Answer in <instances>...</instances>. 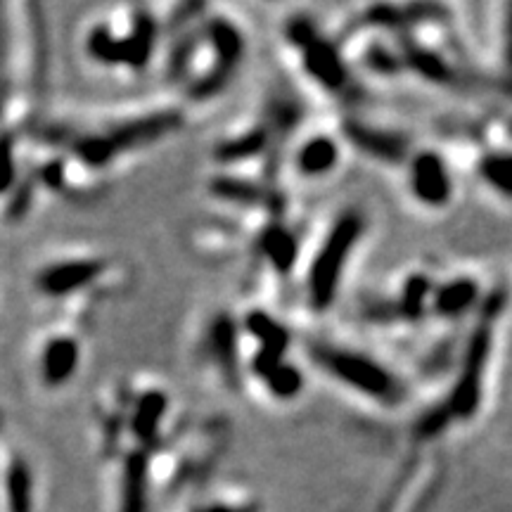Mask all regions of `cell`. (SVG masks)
<instances>
[{
    "instance_id": "21",
    "label": "cell",
    "mask_w": 512,
    "mask_h": 512,
    "mask_svg": "<svg viewBox=\"0 0 512 512\" xmlns=\"http://www.w3.org/2000/svg\"><path fill=\"white\" fill-rule=\"evenodd\" d=\"M259 498L249 494V491L240 489H223L204 498L202 503H197L190 512H259Z\"/></svg>"
},
{
    "instance_id": "20",
    "label": "cell",
    "mask_w": 512,
    "mask_h": 512,
    "mask_svg": "<svg viewBox=\"0 0 512 512\" xmlns=\"http://www.w3.org/2000/svg\"><path fill=\"white\" fill-rule=\"evenodd\" d=\"M489 76L498 93L512 98V3L498 5L494 27V67L489 69Z\"/></svg>"
},
{
    "instance_id": "1",
    "label": "cell",
    "mask_w": 512,
    "mask_h": 512,
    "mask_svg": "<svg viewBox=\"0 0 512 512\" xmlns=\"http://www.w3.org/2000/svg\"><path fill=\"white\" fill-rule=\"evenodd\" d=\"M510 309V292L505 285H491L475 318L465 325L460 337L451 380L432 403L415 415L411 437L418 446L432 444L453 427L472 425L486 406L489 382L494 373L498 339L505 313Z\"/></svg>"
},
{
    "instance_id": "16",
    "label": "cell",
    "mask_w": 512,
    "mask_h": 512,
    "mask_svg": "<svg viewBox=\"0 0 512 512\" xmlns=\"http://www.w3.org/2000/svg\"><path fill=\"white\" fill-rule=\"evenodd\" d=\"M344 152H347V147L337 133L309 131L292 145L287 164H290L294 178L316 183L337 174L344 162Z\"/></svg>"
},
{
    "instance_id": "18",
    "label": "cell",
    "mask_w": 512,
    "mask_h": 512,
    "mask_svg": "<svg viewBox=\"0 0 512 512\" xmlns=\"http://www.w3.org/2000/svg\"><path fill=\"white\" fill-rule=\"evenodd\" d=\"M117 512H150V456L136 448H121L117 456Z\"/></svg>"
},
{
    "instance_id": "4",
    "label": "cell",
    "mask_w": 512,
    "mask_h": 512,
    "mask_svg": "<svg viewBox=\"0 0 512 512\" xmlns=\"http://www.w3.org/2000/svg\"><path fill=\"white\" fill-rule=\"evenodd\" d=\"M304 351L318 373L358 401L382 411H399L408 403V382L370 351L325 337L306 339Z\"/></svg>"
},
{
    "instance_id": "5",
    "label": "cell",
    "mask_w": 512,
    "mask_h": 512,
    "mask_svg": "<svg viewBox=\"0 0 512 512\" xmlns=\"http://www.w3.org/2000/svg\"><path fill=\"white\" fill-rule=\"evenodd\" d=\"M280 43L292 67L323 98L351 105L363 91L361 79L344 57L337 36H330L311 12L297 10L280 22Z\"/></svg>"
},
{
    "instance_id": "9",
    "label": "cell",
    "mask_w": 512,
    "mask_h": 512,
    "mask_svg": "<svg viewBox=\"0 0 512 512\" xmlns=\"http://www.w3.org/2000/svg\"><path fill=\"white\" fill-rule=\"evenodd\" d=\"M337 136L347 150L366 157L368 162L384 169H403L411 152L415 150L413 138L401 128L358 117L356 112H347L339 119Z\"/></svg>"
},
{
    "instance_id": "8",
    "label": "cell",
    "mask_w": 512,
    "mask_h": 512,
    "mask_svg": "<svg viewBox=\"0 0 512 512\" xmlns=\"http://www.w3.org/2000/svg\"><path fill=\"white\" fill-rule=\"evenodd\" d=\"M197 363L211 373L228 392L245 387V347L238 316L230 311H214L197 337Z\"/></svg>"
},
{
    "instance_id": "15",
    "label": "cell",
    "mask_w": 512,
    "mask_h": 512,
    "mask_svg": "<svg viewBox=\"0 0 512 512\" xmlns=\"http://www.w3.org/2000/svg\"><path fill=\"white\" fill-rule=\"evenodd\" d=\"M252 382L259 392L271 401H297L306 389V375L290 354H264V351H245V384Z\"/></svg>"
},
{
    "instance_id": "10",
    "label": "cell",
    "mask_w": 512,
    "mask_h": 512,
    "mask_svg": "<svg viewBox=\"0 0 512 512\" xmlns=\"http://www.w3.org/2000/svg\"><path fill=\"white\" fill-rule=\"evenodd\" d=\"M403 183L413 204L425 211H444L456 200V171L437 147H415L403 164Z\"/></svg>"
},
{
    "instance_id": "7",
    "label": "cell",
    "mask_w": 512,
    "mask_h": 512,
    "mask_svg": "<svg viewBox=\"0 0 512 512\" xmlns=\"http://www.w3.org/2000/svg\"><path fill=\"white\" fill-rule=\"evenodd\" d=\"M164 29L157 10L131 5L117 17L93 22L83 38V53L102 69L128 74H145L155 62Z\"/></svg>"
},
{
    "instance_id": "11",
    "label": "cell",
    "mask_w": 512,
    "mask_h": 512,
    "mask_svg": "<svg viewBox=\"0 0 512 512\" xmlns=\"http://www.w3.org/2000/svg\"><path fill=\"white\" fill-rule=\"evenodd\" d=\"M491 285L472 268H458L448 275H437L434 292L430 299V318L427 323L441 328L467 325L489 294Z\"/></svg>"
},
{
    "instance_id": "3",
    "label": "cell",
    "mask_w": 512,
    "mask_h": 512,
    "mask_svg": "<svg viewBox=\"0 0 512 512\" xmlns=\"http://www.w3.org/2000/svg\"><path fill=\"white\" fill-rule=\"evenodd\" d=\"M185 126L181 102L136 105L131 112H119L83 133H72V155L83 169L102 174L121 159L138 155L147 147L162 143Z\"/></svg>"
},
{
    "instance_id": "19",
    "label": "cell",
    "mask_w": 512,
    "mask_h": 512,
    "mask_svg": "<svg viewBox=\"0 0 512 512\" xmlns=\"http://www.w3.org/2000/svg\"><path fill=\"white\" fill-rule=\"evenodd\" d=\"M81 366V342L79 337L60 335L48 337V342L43 344L41 358H38V373L46 387L57 389L64 387L67 382H72V377L79 373Z\"/></svg>"
},
{
    "instance_id": "14",
    "label": "cell",
    "mask_w": 512,
    "mask_h": 512,
    "mask_svg": "<svg viewBox=\"0 0 512 512\" xmlns=\"http://www.w3.org/2000/svg\"><path fill=\"white\" fill-rule=\"evenodd\" d=\"M114 268L110 256H69V259L53 261L36 273V290L46 297H72L83 290L98 287L105 275Z\"/></svg>"
},
{
    "instance_id": "13",
    "label": "cell",
    "mask_w": 512,
    "mask_h": 512,
    "mask_svg": "<svg viewBox=\"0 0 512 512\" xmlns=\"http://www.w3.org/2000/svg\"><path fill=\"white\" fill-rule=\"evenodd\" d=\"M252 249L264 271L280 280L292 278L304 261L302 238L283 216H268L252 230Z\"/></svg>"
},
{
    "instance_id": "12",
    "label": "cell",
    "mask_w": 512,
    "mask_h": 512,
    "mask_svg": "<svg viewBox=\"0 0 512 512\" xmlns=\"http://www.w3.org/2000/svg\"><path fill=\"white\" fill-rule=\"evenodd\" d=\"M446 470L441 458L420 456L403 465L375 512H430L437 501Z\"/></svg>"
},
{
    "instance_id": "2",
    "label": "cell",
    "mask_w": 512,
    "mask_h": 512,
    "mask_svg": "<svg viewBox=\"0 0 512 512\" xmlns=\"http://www.w3.org/2000/svg\"><path fill=\"white\" fill-rule=\"evenodd\" d=\"M171 38L164 57L166 79L192 105L221 98L247 60L249 41L238 17L207 5Z\"/></svg>"
},
{
    "instance_id": "23",
    "label": "cell",
    "mask_w": 512,
    "mask_h": 512,
    "mask_svg": "<svg viewBox=\"0 0 512 512\" xmlns=\"http://www.w3.org/2000/svg\"><path fill=\"white\" fill-rule=\"evenodd\" d=\"M15 155H12L10 140H0V192H5L15 181Z\"/></svg>"
},
{
    "instance_id": "17",
    "label": "cell",
    "mask_w": 512,
    "mask_h": 512,
    "mask_svg": "<svg viewBox=\"0 0 512 512\" xmlns=\"http://www.w3.org/2000/svg\"><path fill=\"white\" fill-rule=\"evenodd\" d=\"M470 166L477 183L496 200L512 204V138L482 136L472 140Z\"/></svg>"
},
{
    "instance_id": "22",
    "label": "cell",
    "mask_w": 512,
    "mask_h": 512,
    "mask_svg": "<svg viewBox=\"0 0 512 512\" xmlns=\"http://www.w3.org/2000/svg\"><path fill=\"white\" fill-rule=\"evenodd\" d=\"M31 491H34V479H31L29 465L22 458L12 460L8 470V503L10 512H31Z\"/></svg>"
},
{
    "instance_id": "6",
    "label": "cell",
    "mask_w": 512,
    "mask_h": 512,
    "mask_svg": "<svg viewBox=\"0 0 512 512\" xmlns=\"http://www.w3.org/2000/svg\"><path fill=\"white\" fill-rule=\"evenodd\" d=\"M368 235V216L363 207L349 204L325 226L313 252L302 261V299L313 316H323L335 306L344 278L358 247Z\"/></svg>"
}]
</instances>
